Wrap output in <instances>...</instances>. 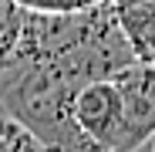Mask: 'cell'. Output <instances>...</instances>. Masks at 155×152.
<instances>
[{
    "mask_svg": "<svg viewBox=\"0 0 155 152\" xmlns=\"http://www.w3.org/2000/svg\"><path fill=\"white\" fill-rule=\"evenodd\" d=\"M74 122L81 132L101 145L105 152H118L121 142V125H125V108H121V91L115 78H98L88 81L74 98Z\"/></svg>",
    "mask_w": 155,
    "mask_h": 152,
    "instance_id": "obj_2",
    "label": "cell"
},
{
    "mask_svg": "<svg viewBox=\"0 0 155 152\" xmlns=\"http://www.w3.org/2000/svg\"><path fill=\"white\" fill-rule=\"evenodd\" d=\"M27 10H41V14H78V10H91L101 7L108 0H17Z\"/></svg>",
    "mask_w": 155,
    "mask_h": 152,
    "instance_id": "obj_6",
    "label": "cell"
},
{
    "mask_svg": "<svg viewBox=\"0 0 155 152\" xmlns=\"http://www.w3.org/2000/svg\"><path fill=\"white\" fill-rule=\"evenodd\" d=\"M0 152H54V149L41 142L27 125H20L7 112H0Z\"/></svg>",
    "mask_w": 155,
    "mask_h": 152,
    "instance_id": "obj_5",
    "label": "cell"
},
{
    "mask_svg": "<svg viewBox=\"0 0 155 152\" xmlns=\"http://www.w3.org/2000/svg\"><path fill=\"white\" fill-rule=\"evenodd\" d=\"M24 24H27V7L17 0H0V68L14 58Z\"/></svg>",
    "mask_w": 155,
    "mask_h": 152,
    "instance_id": "obj_4",
    "label": "cell"
},
{
    "mask_svg": "<svg viewBox=\"0 0 155 152\" xmlns=\"http://www.w3.org/2000/svg\"><path fill=\"white\" fill-rule=\"evenodd\" d=\"M111 78L121 91V108H125L118 152H132L155 135V64L132 61L121 71H115Z\"/></svg>",
    "mask_w": 155,
    "mask_h": 152,
    "instance_id": "obj_1",
    "label": "cell"
},
{
    "mask_svg": "<svg viewBox=\"0 0 155 152\" xmlns=\"http://www.w3.org/2000/svg\"><path fill=\"white\" fill-rule=\"evenodd\" d=\"M132 152H155V135H152V139H145V142H142L138 149H132Z\"/></svg>",
    "mask_w": 155,
    "mask_h": 152,
    "instance_id": "obj_7",
    "label": "cell"
},
{
    "mask_svg": "<svg viewBox=\"0 0 155 152\" xmlns=\"http://www.w3.org/2000/svg\"><path fill=\"white\" fill-rule=\"evenodd\" d=\"M71 152H105V149H98V145H91V149H71Z\"/></svg>",
    "mask_w": 155,
    "mask_h": 152,
    "instance_id": "obj_8",
    "label": "cell"
},
{
    "mask_svg": "<svg viewBox=\"0 0 155 152\" xmlns=\"http://www.w3.org/2000/svg\"><path fill=\"white\" fill-rule=\"evenodd\" d=\"M115 14H118V24L128 44H132L135 61L155 64V7H115Z\"/></svg>",
    "mask_w": 155,
    "mask_h": 152,
    "instance_id": "obj_3",
    "label": "cell"
}]
</instances>
